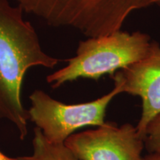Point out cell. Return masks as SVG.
<instances>
[{
	"instance_id": "cell-11",
	"label": "cell",
	"mask_w": 160,
	"mask_h": 160,
	"mask_svg": "<svg viewBox=\"0 0 160 160\" xmlns=\"http://www.w3.org/2000/svg\"><path fill=\"white\" fill-rule=\"evenodd\" d=\"M155 5H157L158 6H159L160 7V0H157V1H156Z\"/></svg>"
},
{
	"instance_id": "cell-8",
	"label": "cell",
	"mask_w": 160,
	"mask_h": 160,
	"mask_svg": "<svg viewBox=\"0 0 160 160\" xmlns=\"http://www.w3.org/2000/svg\"><path fill=\"white\" fill-rule=\"evenodd\" d=\"M144 139L145 149L148 153H160V114L148 124Z\"/></svg>"
},
{
	"instance_id": "cell-7",
	"label": "cell",
	"mask_w": 160,
	"mask_h": 160,
	"mask_svg": "<svg viewBox=\"0 0 160 160\" xmlns=\"http://www.w3.org/2000/svg\"><path fill=\"white\" fill-rule=\"evenodd\" d=\"M33 153L18 157V160H79L65 144L51 143L45 139L41 130H33Z\"/></svg>"
},
{
	"instance_id": "cell-1",
	"label": "cell",
	"mask_w": 160,
	"mask_h": 160,
	"mask_svg": "<svg viewBox=\"0 0 160 160\" xmlns=\"http://www.w3.org/2000/svg\"><path fill=\"white\" fill-rule=\"evenodd\" d=\"M20 5L0 0V119L13 123L22 140L28 134L29 120L21 99L25 73L37 66L53 68L59 62L43 51Z\"/></svg>"
},
{
	"instance_id": "cell-2",
	"label": "cell",
	"mask_w": 160,
	"mask_h": 160,
	"mask_svg": "<svg viewBox=\"0 0 160 160\" xmlns=\"http://www.w3.org/2000/svg\"><path fill=\"white\" fill-rule=\"evenodd\" d=\"M46 25L76 30L88 37L120 31L129 16L157 0H15Z\"/></svg>"
},
{
	"instance_id": "cell-6",
	"label": "cell",
	"mask_w": 160,
	"mask_h": 160,
	"mask_svg": "<svg viewBox=\"0 0 160 160\" xmlns=\"http://www.w3.org/2000/svg\"><path fill=\"white\" fill-rule=\"evenodd\" d=\"M113 87L121 93L139 97L142 101L141 117L137 128L144 137L148 124L160 114V45L151 42L145 57L111 76Z\"/></svg>"
},
{
	"instance_id": "cell-5",
	"label": "cell",
	"mask_w": 160,
	"mask_h": 160,
	"mask_svg": "<svg viewBox=\"0 0 160 160\" xmlns=\"http://www.w3.org/2000/svg\"><path fill=\"white\" fill-rule=\"evenodd\" d=\"M65 145L79 160H142L145 139L130 123L102 125L75 133Z\"/></svg>"
},
{
	"instance_id": "cell-4",
	"label": "cell",
	"mask_w": 160,
	"mask_h": 160,
	"mask_svg": "<svg viewBox=\"0 0 160 160\" xmlns=\"http://www.w3.org/2000/svg\"><path fill=\"white\" fill-rule=\"evenodd\" d=\"M117 88L93 101L68 105L51 98L41 90L30 95L29 120L41 130L51 143L64 144L70 136L85 127L102 125L107 109L113 98L119 95Z\"/></svg>"
},
{
	"instance_id": "cell-3",
	"label": "cell",
	"mask_w": 160,
	"mask_h": 160,
	"mask_svg": "<svg viewBox=\"0 0 160 160\" xmlns=\"http://www.w3.org/2000/svg\"><path fill=\"white\" fill-rule=\"evenodd\" d=\"M151 42L149 35L137 31H117L101 37L80 41L75 57L67 59L68 65L47 76L53 89L79 79L99 80L110 77L142 59L148 53Z\"/></svg>"
},
{
	"instance_id": "cell-9",
	"label": "cell",
	"mask_w": 160,
	"mask_h": 160,
	"mask_svg": "<svg viewBox=\"0 0 160 160\" xmlns=\"http://www.w3.org/2000/svg\"><path fill=\"white\" fill-rule=\"evenodd\" d=\"M142 160H160V153H148L144 156Z\"/></svg>"
},
{
	"instance_id": "cell-10",
	"label": "cell",
	"mask_w": 160,
	"mask_h": 160,
	"mask_svg": "<svg viewBox=\"0 0 160 160\" xmlns=\"http://www.w3.org/2000/svg\"><path fill=\"white\" fill-rule=\"evenodd\" d=\"M0 160H18V159L17 158H16V159H14V158H10L0 151Z\"/></svg>"
}]
</instances>
